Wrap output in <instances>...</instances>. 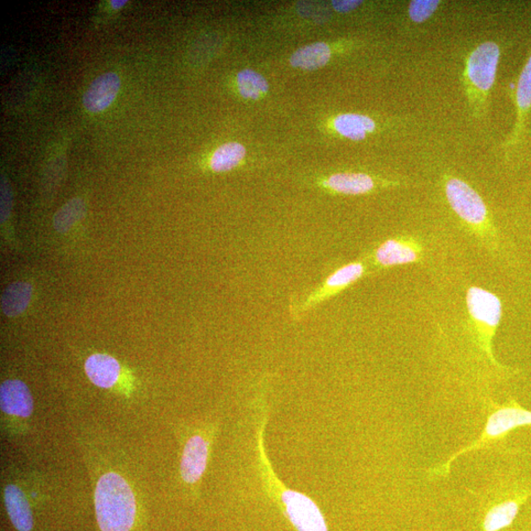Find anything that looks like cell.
I'll return each mask as SVG.
<instances>
[{"instance_id": "obj_14", "label": "cell", "mask_w": 531, "mask_h": 531, "mask_svg": "<svg viewBox=\"0 0 531 531\" xmlns=\"http://www.w3.org/2000/svg\"><path fill=\"white\" fill-rule=\"evenodd\" d=\"M85 371L94 385L108 389L116 384L121 374V365L111 355L96 353L87 360Z\"/></svg>"}, {"instance_id": "obj_20", "label": "cell", "mask_w": 531, "mask_h": 531, "mask_svg": "<svg viewBox=\"0 0 531 531\" xmlns=\"http://www.w3.org/2000/svg\"><path fill=\"white\" fill-rule=\"evenodd\" d=\"M237 86L244 99L258 100L269 90L264 76L252 69H244L237 74Z\"/></svg>"}, {"instance_id": "obj_12", "label": "cell", "mask_w": 531, "mask_h": 531, "mask_svg": "<svg viewBox=\"0 0 531 531\" xmlns=\"http://www.w3.org/2000/svg\"><path fill=\"white\" fill-rule=\"evenodd\" d=\"M121 79L114 72L105 73L96 78L83 96V105L87 111L96 114L110 106L114 101Z\"/></svg>"}, {"instance_id": "obj_3", "label": "cell", "mask_w": 531, "mask_h": 531, "mask_svg": "<svg viewBox=\"0 0 531 531\" xmlns=\"http://www.w3.org/2000/svg\"><path fill=\"white\" fill-rule=\"evenodd\" d=\"M444 191L450 207L459 216L465 230L490 252H499V233L481 194L468 182L452 176L444 177Z\"/></svg>"}, {"instance_id": "obj_22", "label": "cell", "mask_w": 531, "mask_h": 531, "mask_svg": "<svg viewBox=\"0 0 531 531\" xmlns=\"http://www.w3.org/2000/svg\"><path fill=\"white\" fill-rule=\"evenodd\" d=\"M440 0H414L407 8V16L415 24H422L435 16L440 8Z\"/></svg>"}, {"instance_id": "obj_24", "label": "cell", "mask_w": 531, "mask_h": 531, "mask_svg": "<svg viewBox=\"0 0 531 531\" xmlns=\"http://www.w3.org/2000/svg\"><path fill=\"white\" fill-rule=\"evenodd\" d=\"M11 208V195L10 189L8 188L7 183L3 179L2 186V222L4 223L10 213Z\"/></svg>"}, {"instance_id": "obj_11", "label": "cell", "mask_w": 531, "mask_h": 531, "mask_svg": "<svg viewBox=\"0 0 531 531\" xmlns=\"http://www.w3.org/2000/svg\"><path fill=\"white\" fill-rule=\"evenodd\" d=\"M210 444L201 435H194L188 440L183 448L180 462V474L184 482H198L207 469Z\"/></svg>"}, {"instance_id": "obj_2", "label": "cell", "mask_w": 531, "mask_h": 531, "mask_svg": "<svg viewBox=\"0 0 531 531\" xmlns=\"http://www.w3.org/2000/svg\"><path fill=\"white\" fill-rule=\"evenodd\" d=\"M467 309L464 348L476 378L487 381L489 378L510 372L496 360L493 352V340L503 314L500 298L490 290L471 287L467 292Z\"/></svg>"}, {"instance_id": "obj_13", "label": "cell", "mask_w": 531, "mask_h": 531, "mask_svg": "<svg viewBox=\"0 0 531 531\" xmlns=\"http://www.w3.org/2000/svg\"><path fill=\"white\" fill-rule=\"evenodd\" d=\"M0 406L6 415L24 418L34 409L30 389L20 380H6L0 386Z\"/></svg>"}, {"instance_id": "obj_23", "label": "cell", "mask_w": 531, "mask_h": 531, "mask_svg": "<svg viewBox=\"0 0 531 531\" xmlns=\"http://www.w3.org/2000/svg\"><path fill=\"white\" fill-rule=\"evenodd\" d=\"M362 4L359 0H337V2L332 3L334 9L340 14L352 13V11L360 7Z\"/></svg>"}, {"instance_id": "obj_25", "label": "cell", "mask_w": 531, "mask_h": 531, "mask_svg": "<svg viewBox=\"0 0 531 531\" xmlns=\"http://www.w3.org/2000/svg\"><path fill=\"white\" fill-rule=\"evenodd\" d=\"M127 0H112L111 5L114 9L123 8L126 4Z\"/></svg>"}, {"instance_id": "obj_10", "label": "cell", "mask_w": 531, "mask_h": 531, "mask_svg": "<svg viewBox=\"0 0 531 531\" xmlns=\"http://www.w3.org/2000/svg\"><path fill=\"white\" fill-rule=\"evenodd\" d=\"M398 181L379 182L374 177L363 172H339L322 182V187L343 195L370 194L379 187H399Z\"/></svg>"}, {"instance_id": "obj_16", "label": "cell", "mask_w": 531, "mask_h": 531, "mask_svg": "<svg viewBox=\"0 0 531 531\" xmlns=\"http://www.w3.org/2000/svg\"><path fill=\"white\" fill-rule=\"evenodd\" d=\"M334 127L342 137L362 141L368 134L374 133L378 124L371 116L360 114H343L334 118Z\"/></svg>"}, {"instance_id": "obj_1", "label": "cell", "mask_w": 531, "mask_h": 531, "mask_svg": "<svg viewBox=\"0 0 531 531\" xmlns=\"http://www.w3.org/2000/svg\"><path fill=\"white\" fill-rule=\"evenodd\" d=\"M266 385V384H265ZM263 383L255 398L257 410L256 456L257 465L266 495L297 531H329L321 508L307 494L292 490L281 481L274 471L265 445L268 422L266 386Z\"/></svg>"}, {"instance_id": "obj_18", "label": "cell", "mask_w": 531, "mask_h": 531, "mask_svg": "<svg viewBox=\"0 0 531 531\" xmlns=\"http://www.w3.org/2000/svg\"><path fill=\"white\" fill-rule=\"evenodd\" d=\"M32 288L25 281H16L11 284L4 292L2 309L8 317H16L29 307Z\"/></svg>"}, {"instance_id": "obj_6", "label": "cell", "mask_w": 531, "mask_h": 531, "mask_svg": "<svg viewBox=\"0 0 531 531\" xmlns=\"http://www.w3.org/2000/svg\"><path fill=\"white\" fill-rule=\"evenodd\" d=\"M97 524L102 531H130L136 515V501L121 475L108 472L97 481L95 492Z\"/></svg>"}, {"instance_id": "obj_21", "label": "cell", "mask_w": 531, "mask_h": 531, "mask_svg": "<svg viewBox=\"0 0 531 531\" xmlns=\"http://www.w3.org/2000/svg\"><path fill=\"white\" fill-rule=\"evenodd\" d=\"M86 206L79 198L72 199L54 215L53 225L60 233L69 232L73 224L84 218Z\"/></svg>"}, {"instance_id": "obj_8", "label": "cell", "mask_w": 531, "mask_h": 531, "mask_svg": "<svg viewBox=\"0 0 531 531\" xmlns=\"http://www.w3.org/2000/svg\"><path fill=\"white\" fill-rule=\"evenodd\" d=\"M424 258V245L416 237L409 235L389 238L367 257L374 270L419 263Z\"/></svg>"}, {"instance_id": "obj_9", "label": "cell", "mask_w": 531, "mask_h": 531, "mask_svg": "<svg viewBox=\"0 0 531 531\" xmlns=\"http://www.w3.org/2000/svg\"><path fill=\"white\" fill-rule=\"evenodd\" d=\"M514 103L516 122L510 135L507 137L502 146L506 155L511 153L522 142L531 111V54L519 74Z\"/></svg>"}, {"instance_id": "obj_5", "label": "cell", "mask_w": 531, "mask_h": 531, "mask_svg": "<svg viewBox=\"0 0 531 531\" xmlns=\"http://www.w3.org/2000/svg\"><path fill=\"white\" fill-rule=\"evenodd\" d=\"M500 58V47L493 41L481 42L465 58L462 85L470 112L475 119H483L489 113Z\"/></svg>"}, {"instance_id": "obj_4", "label": "cell", "mask_w": 531, "mask_h": 531, "mask_svg": "<svg viewBox=\"0 0 531 531\" xmlns=\"http://www.w3.org/2000/svg\"><path fill=\"white\" fill-rule=\"evenodd\" d=\"M487 420L481 436L470 445L454 453L445 462L427 471L428 479H445L450 474L452 463L463 454L481 451L497 445L505 440L508 433L524 426H531V411L519 405L516 399L508 398L503 405L485 399Z\"/></svg>"}, {"instance_id": "obj_19", "label": "cell", "mask_w": 531, "mask_h": 531, "mask_svg": "<svg viewBox=\"0 0 531 531\" xmlns=\"http://www.w3.org/2000/svg\"><path fill=\"white\" fill-rule=\"evenodd\" d=\"M245 148L240 143H227L216 150L211 159V169L215 172L230 171L243 160Z\"/></svg>"}, {"instance_id": "obj_15", "label": "cell", "mask_w": 531, "mask_h": 531, "mask_svg": "<svg viewBox=\"0 0 531 531\" xmlns=\"http://www.w3.org/2000/svg\"><path fill=\"white\" fill-rule=\"evenodd\" d=\"M5 501L11 523L18 531H31L32 515L26 496L19 487L9 484L5 490Z\"/></svg>"}, {"instance_id": "obj_7", "label": "cell", "mask_w": 531, "mask_h": 531, "mask_svg": "<svg viewBox=\"0 0 531 531\" xmlns=\"http://www.w3.org/2000/svg\"><path fill=\"white\" fill-rule=\"evenodd\" d=\"M364 261H355L346 264L334 270L323 283L312 290L305 298L289 302V316L292 320H298L305 314L316 308L320 303L337 296L340 292L356 283L367 273Z\"/></svg>"}, {"instance_id": "obj_17", "label": "cell", "mask_w": 531, "mask_h": 531, "mask_svg": "<svg viewBox=\"0 0 531 531\" xmlns=\"http://www.w3.org/2000/svg\"><path fill=\"white\" fill-rule=\"evenodd\" d=\"M331 56V48L327 43L316 42L298 50L290 57L289 62L297 69L316 70L326 65Z\"/></svg>"}]
</instances>
